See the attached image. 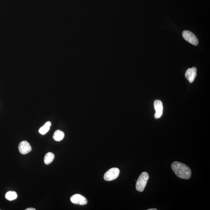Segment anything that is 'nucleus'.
Wrapping results in <instances>:
<instances>
[{
    "label": "nucleus",
    "mask_w": 210,
    "mask_h": 210,
    "mask_svg": "<svg viewBox=\"0 0 210 210\" xmlns=\"http://www.w3.org/2000/svg\"><path fill=\"white\" fill-rule=\"evenodd\" d=\"M55 158V155L53 153L49 152L45 155L44 158V163L46 165L50 164L53 161Z\"/></svg>",
    "instance_id": "9b49d317"
},
{
    "label": "nucleus",
    "mask_w": 210,
    "mask_h": 210,
    "mask_svg": "<svg viewBox=\"0 0 210 210\" xmlns=\"http://www.w3.org/2000/svg\"><path fill=\"white\" fill-rule=\"evenodd\" d=\"M25 210H35V209L33 208H28L26 209Z\"/></svg>",
    "instance_id": "ddd939ff"
},
{
    "label": "nucleus",
    "mask_w": 210,
    "mask_h": 210,
    "mask_svg": "<svg viewBox=\"0 0 210 210\" xmlns=\"http://www.w3.org/2000/svg\"><path fill=\"white\" fill-rule=\"evenodd\" d=\"M71 202L75 204L85 205L87 204L88 201L85 197L80 194H77L73 195L70 199Z\"/></svg>",
    "instance_id": "39448f33"
},
{
    "label": "nucleus",
    "mask_w": 210,
    "mask_h": 210,
    "mask_svg": "<svg viewBox=\"0 0 210 210\" xmlns=\"http://www.w3.org/2000/svg\"><path fill=\"white\" fill-rule=\"evenodd\" d=\"M197 68L195 67L188 69L186 71L185 76L190 83L193 82L197 76Z\"/></svg>",
    "instance_id": "6e6552de"
},
{
    "label": "nucleus",
    "mask_w": 210,
    "mask_h": 210,
    "mask_svg": "<svg viewBox=\"0 0 210 210\" xmlns=\"http://www.w3.org/2000/svg\"><path fill=\"white\" fill-rule=\"evenodd\" d=\"M183 37L185 40L192 45L197 46L199 44V41L196 35L191 31H185L183 32Z\"/></svg>",
    "instance_id": "20e7f679"
},
{
    "label": "nucleus",
    "mask_w": 210,
    "mask_h": 210,
    "mask_svg": "<svg viewBox=\"0 0 210 210\" xmlns=\"http://www.w3.org/2000/svg\"><path fill=\"white\" fill-rule=\"evenodd\" d=\"M51 125V123L50 121H47L43 126H42L40 128V129L39 130V132L40 134L43 135H45L49 131Z\"/></svg>",
    "instance_id": "9d476101"
},
{
    "label": "nucleus",
    "mask_w": 210,
    "mask_h": 210,
    "mask_svg": "<svg viewBox=\"0 0 210 210\" xmlns=\"http://www.w3.org/2000/svg\"><path fill=\"white\" fill-rule=\"evenodd\" d=\"M120 171L118 168H112L107 171L104 174V179L106 181H111L118 178Z\"/></svg>",
    "instance_id": "7ed1b4c3"
},
{
    "label": "nucleus",
    "mask_w": 210,
    "mask_h": 210,
    "mask_svg": "<svg viewBox=\"0 0 210 210\" xmlns=\"http://www.w3.org/2000/svg\"><path fill=\"white\" fill-rule=\"evenodd\" d=\"M171 168L175 175L180 178L188 179L191 176V171L190 168L182 163L174 161L171 165Z\"/></svg>",
    "instance_id": "f257e3e1"
},
{
    "label": "nucleus",
    "mask_w": 210,
    "mask_h": 210,
    "mask_svg": "<svg viewBox=\"0 0 210 210\" xmlns=\"http://www.w3.org/2000/svg\"><path fill=\"white\" fill-rule=\"evenodd\" d=\"M149 178V176L147 172H143L141 174L137 181L136 184V188L138 191L140 192L144 191Z\"/></svg>",
    "instance_id": "f03ea898"
},
{
    "label": "nucleus",
    "mask_w": 210,
    "mask_h": 210,
    "mask_svg": "<svg viewBox=\"0 0 210 210\" xmlns=\"http://www.w3.org/2000/svg\"><path fill=\"white\" fill-rule=\"evenodd\" d=\"M64 132L60 130H57L54 133L53 139L56 141H60L64 138Z\"/></svg>",
    "instance_id": "1a4fd4ad"
},
{
    "label": "nucleus",
    "mask_w": 210,
    "mask_h": 210,
    "mask_svg": "<svg viewBox=\"0 0 210 210\" xmlns=\"http://www.w3.org/2000/svg\"><path fill=\"white\" fill-rule=\"evenodd\" d=\"M18 149L21 154L26 155L31 151L32 148L29 143L27 141H24L19 144Z\"/></svg>",
    "instance_id": "0eeeda50"
},
{
    "label": "nucleus",
    "mask_w": 210,
    "mask_h": 210,
    "mask_svg": "<svg viewBox=\"0 0 210 210\" xmlns=\"http://www.w3.org/2000/svg\"><path fill=\"white\" fill-rule=\"evenodd\" d=\"M147 210H157V209L155 208H152L148 209H147Z\"/></svg>",
    "instance_id": "4468645a"
},
{
    "label": "nucleus",
    "mask_w": 210,
    "mask_h": 210,
    "mask_svg": "<svg viewBox=\"0 0 210 210\" xmlns=\"http://www.w3.org/2000/svg\"><path fill=\"white\" fill-rule=\"evenodd\" d=\"M5 197L7 200L9 201L15 200L17 198V193L15 191H9L5 195Z\"/></svg>",
    "instance_id": "f8f14e48"
},
{
    "label": "nucleus",
    "mask_w": 210,
    "mask_h": 210,
    "mask_svg": "<svg viewBox=\"0 0 210 210\" xmlns=\"http://www.w3.org/2000/svg\"><path fill=\"white\" fill-rule=\"evenodd\" d=\"M154 105L156 111V113L155 115V118L156 119L160 118L162 116L163 111V106L162 102L160 100H156L154 102Z\"/></svg>",
    "instance_id": "423d86ee"
}]
</instances>
